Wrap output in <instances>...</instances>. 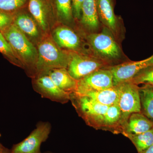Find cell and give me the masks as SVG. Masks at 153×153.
Segmentation results:
<instances>
[{"instance_id":"obj_1","label":"cell","mask_w":153,"mask_h":153,"mask_svg":"<svg viewBox=\"0 0 153 153\" xmlns=\"http://www.w3.org/2000/svg\"><path fill=\"white\" fill-rule=\"evenodd\" d=\"M38 58L34 76L47 74L53 69L67 68L70 59V52L60 48L49 33L44 34L37 44Z\"/></svg>"},{"instance_id":"obj_2","label":"cell","mask_w":153,"mask_h":153,"mask_svg":"<svg viewBox=\"0 0 153 153\" xmlns=\"http://www.w3.org/2000/svg\"><path fill=\"white\" fill-rule=\"evenodd\" d=\"M28 74L33 78L38 58L37 48L14 25L1 32Z\"/></svg>"},{"instance_id":"obj_3","label":"cell","mask_w":153,"mask_h":153,"mask_svg":"<svg viewBox=\"0 0 153 153\" xmlns=\"http://www.w3.org/2000/svg\"><path fill=\"white\" fill-rule=\"evenodd\" d=\"M70 101L77 114L88 126L96 130L102 129L104 115L108 106L75 92L70 94Z\"/></svg>"},{"instance_id":"obj_4","label":"cell","mask_w":153,"mask_h":153,"mask_svg":"<svg viewBox=\"0 0 153 153\" xmlns=\"http://www.w3.org/2000/svg\"><path fill=\"white\" fill-rule=\"evenodd\" d=\"M88 44L96 57L109 63L119 59L121 50L114 37L107 28L99 33H92L87 37Z\"/></svg>"},{"instance_id":"obj_5","label":"cell","mask_w":153,"mask_h":153,"mask_svg":"<svg viewBox=\"0 0 153 153\" xmlns=\"http://www.w3.org/2000/svg\"><path fill=\"white\" fill-rule=\"evenodd\" d=\"M111 66L109 63L96 56L80 52H70L67 70L74 79L78 80L99 69Z\"/></svg>"},{"instance_id":"obj_6","label":"cell","mask_w":153,"mask_h":153,"mask_svg":"<svg viewBox=\"0 0 153 153\" xmlns=\"http://www.w3.org/2000/svg\"><path fill=\"white\" fill-rule=\"evenodd\" d=\"M117 85L119 89L117 104L121 111L122 131L123 127L131 114L141 112L140 87L129 81Z\"/></svg>"},{"instance_id":"obj_7","label":"cell","mask_w":153,"mask_h":153,"mask_svg":"<svg viewBox=\"0 0 153 153\" xmlns=\"http://www.w3.org/2000/svg\"><path fill=\"white\" fill-rule=\"evenodd\" d=\"M51 131V124L41 122L25 139L14 145L10 153H41V145L49 137Z\"/></svg>"},{"instance_id":"obj_8","label":"cell","mask_w":153,"mask_h":153,"mask_svg":"<svg viewBox=\"0 0 153 153\" xmlns=\"http://www.w3.org/2000/svg\"><path fill=\"white\" fill-rule=\"evenodd\" d=\"M27 7L43 33H50L57 21L52 0H29Z\"/></svg>"},{"instance_id":"obj_9","label":"cell","mask_w":153,"mask_h":153,"mask_svg":"<svg viewBox=\"0 0 153 153\" xmlns=\"http://www.w3.org/2000/svg\"><path fill=\"white\" fill-rule=\"evenodd\" d=\"M153 66V55L138 61H130L107 67L112 74L114 86L131 80L146 68Z\"/></svg>"},{"instance_id":"obj_10","label":"cell","mask_w":153,"mask_h":153,"mask_svg":"<svg viewBox=\"0 0 153 153\" xmlns=\"http://www.w3.org/2000/svg\"><path fill=\"white\" fill-rule=\"evenodd\" d=\"M33 88L43 98L64 104L70 101V94L61 90L48 74H41L33 78Z\"/></svg>"},{"instance_id":"obj_11","label":"cell","mask_w":153,"mask_h":153,"mask_svg":"<svg viewBox=\"0 0 153 153\" xmlns=\"http://www.w3.org/2000/svg\"><path fill=\"white\" fill-rule=\"evenodd\" d=\"M114 86L112 73L108 68H101L77 81L76 92L83 94Z\"/></svg>"},{"instance_id":"obj_12","label":"cell","mask_w":153,"mask_h":153,"mask_svg":"<svg viewBox=\"0 0 153 153\" xmlns=\"http://www.w3.org/2000/svg\"><path fill=\"white\" fill-rule=\"evenodd\" d=\"M25 9L14 15V24L33 44H38L44 35L38 23Z\"/></svg>"},{"instance_id":"obj_13","label":"cell","mask_w":153,"mask_h":153,"mask_svg":"<svg viewBox=\"0 0 153 153\" xmlns=\"http://www.w3.org/2000/svg\"><path fill=\"white\" fill-rule=\"evenodd\" d=\"M52 38L57 46L69 52H78L81 47V40L74 31L65 26H58L52 31Z\"/></svg>"},{"instance_id":"obj_14","label":"cell","mask_w":153,"mask_h":153,"mask_svg":"<svg viewBox=\"0 0 153 153\" xmlns=\"http://www.w3.org/2000/svg\"><path fill=\"white\" fill-rule=\"evenodd\" d=\"M153 128V123L142 113L131 114L122 128L121 134L128 137L143 133Z\"/></svg>"},{"instance_id":"obj_15","label":"cell","mask_w":153,"mask_h":153,"mask_svg":"<svg viewBox=\"0 0 153 153\" xmlns=\"http://www.w3.org/2000/svg\"><path fill=\"white\" fill-rule=\"evenodd\" d=\"M97 5L100 22L114 36L117 33L118 21L114 14L113 0H97Z\"/></svg>"},{"instance_id":"obj_16","label":"cell","mask_w":153,"mask_h":153,"mask_svg":"<svg viewBox=\"0 0 153 153\" xmlns=\"http://www.w3.org/2000/svg\"><path fill=\"white\" fill-rule=\"evenodd\" d=\"M47 74L61 90L69 94L76 92L77 80L70 75L67 68L53 69L49 71Z\"/></svg>"},{"instance_id":"obj_17","label":"cell","mask_w":153,"mask_h":153,"mask_svg":"<svg viewBox=\"0 0 153 153\" xmlns=\"http://www.w3.org/2000/svg\"><path fill=\"white\" fill-rule=\"evenodd\" d=\"M80 20L81 24L88 30L94 31L98 29L100 20L97 0H84Z\"/></svg>"},{"instance_id":"obj_18","label":"cell","mask_w":153,"mask_h":153,"mask_svg":"<svg viewBox=\"0 0 153 153\" xmlns=\"http://www.w3.org/2000/svg\"><path fill=\"white\" fill-rule=\"evenodd\" d=\"M122 127L121 111L117 104L108 106L104 115L102 130L114 134H121Z\"/></svg>"},{"instance_id":"obj_19","label":"cell","mask_w":153,"mask_h":153,"mask_svg":"<svg viewBox=\"0 0 153 153\" xmlns=\"http://www.w3.org/2000/svg\"><path fill=\"white\" fill-rule=\"evenodd\" d=\"M80 94L87 96L100 104L108 106L117 104L118 101L119 89L117 85L106 89L92 91Z\"/></svg>"},{"instance_id":"obj_20","label":"cell","mask_w":153,"mask_h":153,"mask_svg":"<svg viewBox=\"0 0 153 153\" xmlns=\"http://www.w3.org/2000/svg\"><path fill=\"white\" fill-rule=\"evenodd\" d=\"M141 113L153 123V86L144 84L139 87Z\"/></svg>"},{"instance_id":"obj_21","label":"cell","mask_w":153,"mask_h":153,"mask_svg":"<svg viewBox=\"0 0 153 153\" xmlns=\"http://www.w3.org/2000/svg\"><path fill=\"white\" fill-rule=\"evenodd\" d=\"M57 21L71 23L74 19L71 0H52Z\"/></svg>"},{"instance_id":"obj_22","label":"cell","mask_w":153,"mask_h":153,"mask_svg":"<svg viewBox=\"0 0 153 153\" xmlns=\"http://www.w3.org/2000/svg\"><path fill=\"white\" fill-rule=\"evenodd\" d=\"M127 138L131 141L138 153L142 152L153 145V128L143 133L130 136Z\"/></svg>"},{"instance_id":"obj_23","label":"cell","mask_w":153,"mask_h":153,"mask_svg":"<svg viewBox=\"0 0 153 153\" xmlns=\"http://www.w3.org/2000/svg\"><path fill=\"white\" fill-rule=\"evenodd\" d=\"M0 53L15 66L24 68L23 64L15 54L10 45L1 32H0Z\"/></svg>"},{"instance_id":"obj_24","label":"cell","mask_w":153,"mask_h":153,"mask_svg":"<svg viewBox=\"0 0 153 153\" xmlns=\"http://www.w3.org/2000/svg\"><path fill=\"white\" fill-rule=\"evenodd\" d=\"M29 0H0V10L14 15L27 6Z\"/></svg>"},{"instance_id":"obj_25","label":"cell","mask_w":153,"mask_h":153,"mask_svg":"<svg viewBox=\"0 0 153 153\" xmlns=\"http://www.w3.org/2000/svg\"><path fill=\"white\" fill-rule=\"evenodd\" d=\"M129 81L137 85L143 84L153 86V66L141 71Z\"/></svg>"},{"instance_id":"obj_26","label":"cell","mask_w":153,"mask_h":153,"mask_svg":"<svg viewBox=\"0 0 153 153\" xmlns=\"http://www.w3.org/2000/svg\"><path fill=\"white\" fill-rule=\"evenodd\" d=\"M14 15L0 10V32H2L13 23Z\"/></svg>"},{"instance_id":"obj_27","label":"cell","mask_w":153,"mask_h":153,"mask_svg":"<svg viewBox=\"0 0 153 153\" xmlns=\"http://www.w3.org/2000/svg\"><path fill=\"white\" fill-rule=\"evenodd\" d=\"M83 1L84 0H71L73 17L76 20H80L81 19Z\"/></svg>"},{"instance_id":"obj_28","label":"cell","mask_w":153,"mask_h":153,"mask_svg":"<svg viewBox=\"0 0 153 153\" xmlns=\"http://www.w3.org/2000/svg\"><path fill=\"white\" fill-rule=\"evenodd\" d=\"M140 153H153V145Z\"/></svg>"},{"instance_id":"obj_29","label":"cell","mask_w":153,"mask_h":153,"mask_svg":"<svg viewBox=\"0 0 153 153\" xmlns=\"http://www.w3.org/2000/svg\"><path fill=\"white\" fill-rule=\"evenodd\" d=\"M0 153H10V150L7 149V148L4 147V149H3L2 151Z\"/></svg>"},{"instance_id":"obj_30","label":"cell","mask_w":153,"mask_h":153,"mask_svg":"<svg viewBox=\"0 0 153 153\" xmlns=\"http://www.w3.org/2000/svg\"><path fill=\"white\" fill-rule=\"evenodd\" d=\"M4 147V146H3V145L0 143V152L2 151Z\"/></svg>"},{"instance_id":"obj_31","label":"cell","mask_w":153,"mask_h":153,"mask_svg":"<svg viewBox=\"0 0 153 153\" xmlns=\"http://www.w3.org/2000/svg\"><path fill=\"white\" fill-rule=\"evenodd\" d=\"M41 153H55L52 152H44V153L41 152Z\"/></svg>"},{"instance_id":"obj_32","label":"cell","mask_w":153,"mask_h":153,"mask_svg":"<svg viewBox=\"0 0 153 153\" xmlns=\"http://www.w3.org/2000/svg\"><path fill=\"white\" fill-rule=\"evenodd\" d=\"M1 137V134H0V137Z\"/></svg>"}]
</instances>
